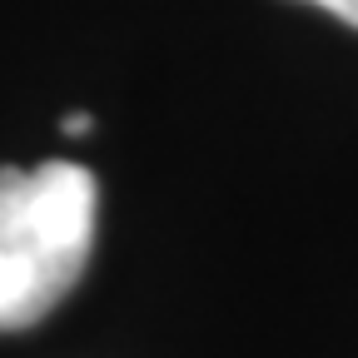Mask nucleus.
Returning <instances> with one entry per match:
<instances>
[{
  "instance_id": "nucleus-1",
  "label": "nucleus",
  "mask_w": 358,
  "mask_h": 358,
  "mask_svg": "<svg viewBox=\"0 0 358 358\" xmlns=\"http://www.w3.org/2000/svg\"><path fill=\"white\" fill-rule=\"evenodd\" d=\"M95 174L70 159L0 169V334L30 329L85 274Z\"/></svg>"
},
{
  "instance_id": "nucleus-2",
  "label": "nucleus",
  "mask_w": 358,
  "mask_h": 358,
  "mask_svg": "<svg viewBox=\"0 0 358 358\" xmlns=\"http://www.w3.org/2000/svg\"><path fill=\"white\" fill-rule=\"evenodd\" d=\"M308 6H319V10H329V15H338L343 25L358 30V0H308Z\"/></svg>"
},
{
  "instance_id": "nucleus-3",
  "label": "nucleus",
  "mask_w": 358,
  "mask_h": 358,
  "mask_svg": "<svg viewBox=\"0 0 358 358\" xmlns=\"http://www.w3.org/2000/svg\"><path fill=\"white\" fill-rule=\"evenodd\" d=\"M65 134H90V115H70L65 120Z\"/></svg>"
}]
</instances>
